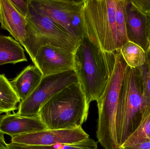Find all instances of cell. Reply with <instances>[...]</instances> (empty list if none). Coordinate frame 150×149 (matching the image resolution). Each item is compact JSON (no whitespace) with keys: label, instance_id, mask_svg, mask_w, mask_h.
<instances>
[{"label":"cell","instance_id":"cell-1","mask_svg":"<svg viewBox=\"0 0 150 149\" xmlns=\"http://www.w3.org/2000/svg\"><path fill=\"white\" fill-rule=\"evenodd\" d=\"M115 53L102 50L85 32L75 50L74 70L89 106L104 93L114 68Z\"/></svg>","mask_w":150,"mask_h":149},{"label":"cell","instance_id":"cell-2","mask_svg":"<svg viewBox=\"0 0 150 149\" xmlns=\"http://www.w3.org/2000/svg\"><path fill=\"white\" fill-rule=\"evenodd\" d=\"M89 106L79 82L66 87L41 106L38 117L48 129L82 127L88 117Z\"/></svg>","mask_w":150,"mask_h":149},{"label":"cell","instance_id":"cell-3","mask_svg":"<svg viewBox=\"0 0 150 149\" xmlns=\"http://www.w3.org/2000/svg\"><path fill=\"white\" fill-rule=\"evenodd\" d=\"M149 105L143 95L139 69L127 66L122 80L115 120L119 148L135 129L142 111Z\"/></svg>","mask_w":150,"mask_h":149},{"label":"cell","instance_id":"cell-4","mask_svg":"<svg viewBox=\"0 0 150 149\" xmlns=\"http://www.w3.org/2000/svg\"><path fill=\"white\" fill-rule=\"evenodd\" d=\"M117 0H84L83 19L85 32L102 50H120L116 21Z\"/></svg>","mask_w":150,"mask_h":149},{"label":"cell","instance_id":"cell-5","mask_svg":"<svg viewBox=\"0 0 150 149\" xmlns=\"http://www.w3.org/2000/svg\"><path fill=\"white\" fill-rule=\"evenodd\" d=\"M127 66L120 51H117L113 71L104 93L97 101L98 118L96 136L105 149H120L116 139L115 120L122 80Z\"/></svg>","mask_w":150,"mask_h":149},{"label":"cell","instance_id":"cell-6","mask_svg":"<svg viewBox=\"0 0 150 149\" xmlns=\"http://www.w3.org/2000/svg\"><path fill=\"white\" fill-rule=\"evenodd\" d=\"M26 19L27 36L22 45L31 60L39 48L47 44L74 52L79 42L68 35L50 17L35 11L29 6Z\"/></svg>","mask_w":150,"mask_h":149},{"label":"cell","instance_id":"cell-7","mask_svg":"<svg viewBox=\"0 0 150 149\" xmlns=\"http://www.w3.org/2000/svg\"><path fill=\"white\" fill-rule=\"evenodd\" d=\"M84 0H30L29 6L50 17L68 35L80 42L85 32Z\"/></svg>","mask_w":150,"mask_h":149},{"label":"cell","instance_id":"cell-8","mask_svg":"<svg viewBox=\"0 0 150 149\" xmlns=\"http://www.w3.org/2000/svg\"><path fill=\"white\" fill-rule=\"evenodd\" d=\"M78 82L74 70L43 77L34 91L20 101L16 113L24 117H37L42 106L69 85Z\"/></svg>","mask_w":150,"mask_h":149},{"label":"cell","instance_id":"cell-9","mask_svg":"<svg viewBox=\"0 0 150 149\" xmlns=\"http://www.w3.org/2000/svg\"><path fill=\"white\" fill-rule=\"evenodd\" d=\"M89 135L82 127L70 129H48L11 137L12 143L28 146L73 144L85 141Z\"/></svg>","mask_w":150,"mask_h":149},{"label":"cell","instance_id":"cell-10","mask_svg":"<svg viewBox=\"0 0 150 149\" xmlns=\"http://www.w3.org/2000/svg\"><path fill=\"white\" fill-rule=\"evenodd\" d=\"M32 61L43 77L74 69V52L51 44L40 47Z\"/></svg>","mask_w":150,"mask_h":149},{"label":"cell","instance_id":"cell-11","mask_svg":"<svg viewBox=\"0 0 150 149\" xmlns=\"http://www.w3.org/2000/svg\"><path fill=\"white\" fill-rule=\"evenodd\" d=\"M125 15L128 41L141 46L147 52L150 47L148 16L141 12L132 0H125Z\"/></svg>","mask_w":150,"mask_h":149},{"label":"cell","instance_id":"cell-12","mask_svg":"<svg viewBox=\"0 0 150 149\" xmlns=\"http://www.w3.org/2000/svg\"><path fill=\"white\" fill-rule=\"evenodd\" d=\"M0 24L2 29L7 31L21 45L23 44L27 38L28 22L9 0H0Z\"/></svg>","mask_w":150,"mask_h":149},{"label":"cell","instance_id":"cell-13","mask_svg":"<svg viewBox=\"0 0 150 149\" xmlns=\"http://www.w3.org/2000/svg\"><path fill=\"white\" fill-rule=\"evenodd\" d=\"M47 129L38 116L24 117L10 113L2 115L0 119V134L11 137Z\"/></svg>","mask_w":150,"mask_h":149},{"label":"cell","instance_id":"cell-14","mask_svg":"<svg viewBox=\"0 0 150 149\" xmlns=\"http://www.w3.org/2000/svg\"><path fill=\"white\" fill-rule=\"evenodd\" d=\"M43 75L35 65H29L10 81L21 101L25 99L37 88Z\"/></svg>","mask_w":150,"mask_h":149},{"label":"cell","instance_id":"cell-15","mask_svg":"<svg viewBox=\"0 0 150 149\" xmlns=\"http://www.w3.org/2000/svg\"><path fill=\"white\" fill-rule=\"evenodd\" d=\"M21 45L9 36L0 35V66L27 62Z\"/></svg>","mask_w":150,"mask_h":149},{"label":"cell","instance_id":"cell-16","mask_svg":"<svg viewBox=\"0 0 150 149\" xmlns=\"http://www.w3.org/2000/svg\"><path fill=\"white\" fill-rule=\"evenodd\" d=\"M148 141H150V105L142 111L139 124L120 149Z\"/></svg>","mask_w":150,"mask_h":149},{"label":"cell","instance_id":"cell-17","mask_svg":"<svg viewBox=\"0 0 150 149\" xmlns=\"http://www.w3.org/2000/svg\"><path fill=\"white\" fill-rule=\"evenodd\" d=\"M21 100L4 74H0V113H10L18 109Z\"/></svg>","mask_w":150,"mask_h":149},{"label":"cell","instance_id":"cell-18","mask_svg":"<svg viewBox=\"0 0 150 149\" xmlns=\"http://www.w3.org/2000/svg\"><path fill=\"white\" fill-rule=\"evenodd\" d=\"M120 51L124 60L129 67L136 68L145 64L146 52L136 44L128 41L122 46Z\"/></svg>","mask_w":150,"mask_h":149},{"label":"cell","instance_id":"cell-19","mask_svg":"<svg viewBox=\"0 0 150 149\" xmlns=\"http://www.w3.org/2000/svg\"><path fill=\"white\" fill-rule=\"evenodd\" d=\"M7 149H98V143L91 138L73 144L57 143L51 146H28L10 143Z\"/></svg>","mask_w":150,"mask_h":149},{"label":"cell","instance_id":"cell-20","mask_svg":"<svg viewBox=\"0 0 150 149\" xmlns=\"http://www.w3.org/2000/svg\"><path fill=\"white\" fill-rule=\"evenodd\" d=\"M116 21L120 49L128 42L126 31L125 15V0H117L116 6Z\"/></svg>","mask_w":150,"mask_h":149},{"label":"cell","instance_id":"cell-21","mask_svg":"<svg viewBox=\"0 0 150 149\" xmlns=\"http://www.w3.org/2000/svg\"><path fill=\"white\" fill-rule=\"evenodd\" d=\"M139 69L142 84L143 93L144 98L150 104V51L146 52L145 64Z\"/></svg>","mask_w":150,"mask_h":149},{"label":"cell","instance_id":"cell-22","mask_svg":"<svg viewBox=\"0 0 150 149\" xmlns=\"http://www.w3.org/2000/svg\"><path fill=\"white\" fill-rule=\"evenodd\" d=\"M9 1L16 10L26 18L29 13L30 0H9Z\"/></svg>","mask_w":150,"mask_h":149},{"label":"cell","instance_id":"cell-23","mask_svg":"<svg viewBox=\"0 0 150 149\" xmlns=\"http://www.w3.org/2000/svg\"><path fill=\"white\" fill-rule=\"evenodd\" d=\"M135 6L147 16L150 15V0H132Z\"/></svg>","mask_w":150,"mask_h":149},{"label":"cell","instance_id":"cell-24","mask_svg":"<svg viewBox=\"0 0 150 149\" xmlns=\"http://www.w3.org/2000/svg\"><path fill=\"white\" fill-rule=\"evenodd\" d=\"M120 149H150V141L142 143L134 146L122 148Z\"/></svg>","mask_w":150,"mask_h":149},{"label":"cell","instance_id":"cell-25","mask_svg":"<svg viewBox=\"0 0 150 149\" xmlns=\"http://www.w3.org/2000/svg\"><path fill=\"white\" fill-rule=\"evenodd\" d=\"M7 144L5 142L3 135L0 134V148L3 149H7Z\"/></svg>","mask_w":150,"mask_h":149},{"label":"cell","instance_id":"cell-26","mask_svg":"<svg viewBox=\"0 0 150 149\" xmlns=\"http://www.w3.org/2000/svg\"><path fill=\"white\" fill-rule=\"evenodd\" d=\"M148 16V19H149V40L150 43V15Z\"/></svg>","mask_w":150,"mask_h":149},{"label":"cell","instance_id":"cell-27","mask_svg":"<svg viewBox=\"0 0 150 149\" xmlns=\"http://www.w3.org/2000/svg\"><path fill=\"white\" fill-rule=\"evenodd\" d=\"M1 113H0V119H1Z\"/></svg>","mask_w":150,"mask_h":149},{"label":"cell","instance_id":"cell-28","mask_svg":"<svg viewBox=\"0 0 150 149\" xmlns=\"http://www.w3.org/2000/svg\"><path fill=\"white\" fill-rule=\"evenodd\" d=\"M149 50L150 51V47L149 49Z\"/></svg>","mask_w":150,"mask_h":149},{"label":"cell","instance_id":"cell-29","mask_svg":"<svg viewBox=\"0 0 150 149\" xmlns=\"http://www.w3.org/2000/svg\"><path fill=\"white\" fill-rule=\"evenodd\" d=\"M0 149H1V148H0Z\"/></svg>","mask_w":150,"mask_h":149},{"label":"cell","instance_id":"cell-30","mask_svg":"<svg viewBox=\"0 0 150 149\" xmlns=\"http://www.w3.org/2000/svg\"><path fill=\"white\" fill-rule=\"evenodd\" d=\"M0 26H1V24H0Z\"/></svg>","mask_w":150,"mask_h":149}]
</instances>
